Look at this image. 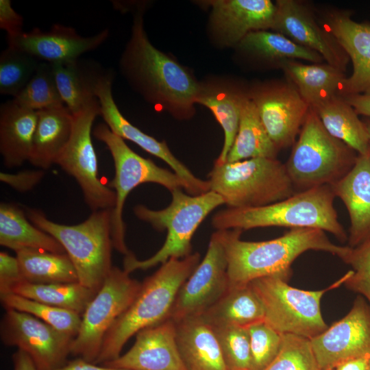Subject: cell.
I'll return each instance as SVG.
<instances>
[{
    "mask_svg": "<svg viewBox=\"0 0 370 370\" xmlns=\"http://www.w3.org/2000/svg\"><path fill=\"white\" fill-rule=\"evenodd\" d=\"M61 99L72 114L88 106L97 98L94 82L90 84L80 73L77 61L51 64Z\"/></svg>",
    "mask_w": 370,
    "mask_h": 370,
    "instance_id": "37",
    "label": "cell"
},
{
    "mask_svg": "<svg viewBox=\"0 0 370 370\" xmlns=\"http://www.w3.org/2000/svg\"><path fill=\"white\" fill-rule=\"evenodd\" d=\"M288 81L310 108L341 95L346 78L344 72L328 64H304L295 60L282 62Z\"/></svg>",
    "mask_w": 370,
    "mask_h": 370,
    "instance_id": "26",
    "label": "cell"
},
{
    "mask_svg": "<svg viewBox=\"0 0 370 370\" xmlns=\"http://www.w3.org/2000/svg\"><path fill=\"white\" fill-rule=\"evenodd\" d=\"M342 260L353 271L344 285L362 296L370 305V240L355 247H349Z\"/></svg>",
    "mask_w": 370,
    "mask_h": 370,
    "instance_id": "43",
    "label": "cell"
},
{
    "mask_svg": "<svg viewBox=\"0 0 370 370\" xmlns=\"http://www.w3.org/2000/svg\"><path fill=\"white\" fill-rule=\"evenodd\" d=\"M106 367L126 370H187L176 338V323L167 319L140 330L132 347Z\"/></svg>",
    "mask_w": 370,
    "mask_h": 370,
    "instance_id": "19",
    "label": "cell"
},
{
    "mask_svg": "<svg viewBox=\"0 0 370 370\" xmlns=\"http://www.w3.org/2000/svg\"><path fill=\"white\" fill-rule=\"evenodd\" d=\"M23 17L12 8L10 0L0 1V27L7 32L8 40L23 33Z\"/></svg>",
    "mask_w": 370,
    "mask_h": 370,
    "instance_id": "46",
    "label": "cell"
},
{
    "mask_svg": "<svg viewBox=\"0 0 370 370\" xmlns=\"http://www.w3.org/2000/svg\"><path fill=\"white\" fill-rule=\"evenodd\" d=\"M53 370H126L106 367L88 362L82 358L77 357L75 359L66 362L61 367Z\"/></svg>",
    "mask_w": 370,
    "mask_h": 370,
    "instance_id": "47",
    "label": "cell"
},
{
    "mask_svg": "<svg viewBox=\"0 0 370 370\" xmlns=\"http://www.w3.org/2000/svg\"><path fill=\"white\" fill-rule=\"evenodd\" d=\"M39 64L36 58L8 47L0 57V92L16 96L34 75Z\"/></svg>",
    "mask_w": 370,
    "mask_h": 370,
    "instance_id": "39",
    "label": "cell"
},
{
    "mask_svg": "<svg viewBox=\"0 0 370 370\" xmlns=\"http://www.w3.org/2000/svg\"><path fill=\"white\" fill-rule=\"evenodd\" d=\"M357 156L328 133L310 108L285 165L294 187L304 190L335 183L352 169Z\"/></svg>",
    "mask_w": 370,
    "mask_h": 370,
    "instance_id": "8",
    "label": "cell"
},
{
    "mask_svg": "<svg viewBox=\"0 0 370 370\" xmlns=\"http://www.w3.org/2000/svg\"><path fill=\"white\" fill-rule=\"evenodd\" d=\"M243 94L244 92L227 85L200 84L196 103L206 106L212 111L224 132L223 148L214 164L225 162L233 145L238 129Z\"/></svg>",
    "mask_w": 370,
    "mask_h": 370,
    "instance_id": "32",
    "label": "cell"
},
{
    "mask_svg": "<svg viewBox=\"0 0 370 370\" xmlns=\"http://www.w3.org/2000/svg\"><path fill=\"white\" fill-rule=\"evenodd\" d=\"M11 293L82 315L97 292L79 282L36 284L23 280Z\"/></svg>",
    "mask_w": 370,
    "mask_h": 370,
    "instance_id": "34",
    "label": "cell"
},
{
    "mask_svg": "<svg viewBox=\"0 0 370 370\" xmlns=\"http://www.w3.org/2000/svg\"><path fill=\"white\" fill-rule=\"evenodd\" d=\"M0 299L5 309H13L29 314L73 338L78 333L82 316L75 312L43 304L14 293L0 295Z\"/></svg>",
    "mask_w": 370,
    "mask_h": 370,
    "instance_id": "36",
    "label": "cell"
},
{
    "mask_svg": "<svg viewBox=\"0 0 370 370\" xmlns=\"http://www.w3.org/2000/svg\"><path fill=\"white\" fill-rule=\"evenodd\" d=\"M37 119V111L23 108L13 100L1 106L0 151L6 166H19L29 161Z\"/></svg>",
    "mask_w": 370,
    "mask_h": 370,
    "instance_id": "25",
    "label": "cell"
},
{
    "mask_svg": "<svg viewBox=\"0 0 370 370\" xmlns=\"http://www.w3.org/2000/svg\"><path fill=\"white\" fill-rule=\"evenodd\" d=\"M345 206L349 218L348 246L355 247L370 240V148L358 154L352 169L330 185Z\"/></svg>",
    "mask_w": 370,
    "mask_h": 370,
    "instance_id": "23",
    "label": "cell"
},
{
    "mask_svg": "<svg viewBox=\"0 0 370 370\" xmlns=\"http://www.w3.org/2000/svg\"><path fill=\"white\" fill-rule=\"evenodd\" d=\"M108 36L107 29L92 37H82L71 27L59 24L44 32L38 28L8 40V47L51 64L75 62L82 53L95 49Z\"/></svg>",
    "mask_w": 370,
    "mask_h": 370,
    "instance_id": "22",
    "label": "cell"
},
{
    "mask_svg": "<svg viewBox=\"0 0 370 370\" xmlns=\"http://www.w3.org/2000/svg\"><path fill=\"white\" fill-rule=\"evenodd\" d=\"M324 24L353 65L352 74L345 78L341 96L370 94V23L356 22L346 12H334L328 14Z\"/></svg>",
    "mask_w": 370,
    "mask_h": 370,
    "instance_id": "20",
    "label": "cell"
},
{
    "mask_svg": "<svg viewBox=\"0 0 370 370\" xmlns=\"http://www.w3.org/2000/svg\"><path fill=\"white\" fill-rule=\"evenodd\" d=\"M94 92L100 105V114L113 133L165 162L182 180L188 194L198 195L210 191L209 182L196 177L171 153L165 141H158L144 133L122 115L112 96L110 78L98 77L94 83Z\"/></svg>",
    "mask_w": 370,
    "mask_h": 370,
    "instance_id": "17",
    "label": "cell"
},
{
    "mask_svg": "<svg viewBox=\"0 0 370 370\" xmlns=\"http://www.w3.org/2000/svg\"><path fill=\"white\" fill-rule=\"evenodd\" d=\"M18 206L0 204V245L16 252L32 249L64 254L62 245L52 236L34 225Z\"/></svg>",
    "mask_w": 370,
    "mask_h": 370,
    "instance_id": "29",
    "label": "cell"
},
{
    "mask_svg": "<svg viewBox=\"0 0 370 370\" xmlns=\"http://www.w3.org/2000/svg\"><path fill=\"white\" fill-rule=\"evenodd\" d=\"M243 50L267 60L281 63L285 60H304L318 64L322 62V56L304 48L285 36L268 30L249 32L238 43Z\"/></svg>",
    "mask_w": 370,
    "mask_h": 370,
    "instance_id": "35",
    "label": "cell"
},
{
    "mask_svg": "<svg viewBox=\"0 0 370 370\" xmlns=\"http://www.w3.org/2000/svg\"><path fill=\"white\" fill-rule=\"evenodd\" d=\"M199 262V253L172 258L145 278L132 303L106 334L95 363L103 365L116 359L131 337L167 319L180 288Z\"/></svg>",
    "mask_w": 370,
    "mask_h": 370,
    "instance_id": "2",
    "label": "cell"
},
{
    "mask_svg": "<svg viewBox=\"0 0 370 370\" xmlns=\"http://www.w3.org/2000/svg\"><path fill=\"white\" fill-rule=\"evenodd\" d=\"M368 135H369V144H370V119L366 120L365 122Z\"/></svg>",
    "mask_w": 370,
    "mask_h": 370,
    "instance_id": "51",
    "label": "cell"
},
{
    "mask_svg": "<svg viewBox=\"0 0 370 370\" xmlns=\"http://www.w3.org/2000/svg\"><path fill=\"white\" fill-rule=\"evenodd\" d=\"M5 310L0 325L5 345L25 352L38 370H53L66 363L73 338L29 314Z\"/></svg>",
    "mask_w": 370,
    "mask_h": 370,
    "instance_id": "13",
    "label": "cell"
},
{
    "mask_svg": "<svg viewBox=\"0 0 370 370\" xmlns=\"http://www.w3.org/2000/svg\"><path fill=\"white\" fill-rule=\"evenodd\" d=\"M248 95L279 149L293 145L310 107L287 81L256 86Z\"/></svg>",
    "mask_w": 370,
    "mask_h": 370,
    "instance_id": "16",
    "label": "cell"
},
{
    "mask_svg": "<svg viewBox=\"0 0 370 370\" xmlns=\"http://www.w3.org/2000/svg\"><path fill=\"white\" fill-rule=\"evenodd\" d=\"M326 370H334V369H326Z\"/></svg>",
    "mask_w": 370,
    "mask_h": 370,
    "instance_id": "53",
    "label": "cell"
},
{
    "mask_svg": "<svg viewBox=\"0 0 370 370\" xmlns=\"http://www.w3.org/2000/svg\"><path fill=\"white\" fill-rule=\"evenodd\" d=\"M370 356L354 358L346 360L334 369V370H367Z\"/></svg>",
    "mask_w": 370,
    "mask_h": 370,
    "instance_id": "49",
    "label": "cell"
},
{
    "mask_svg": "<svg viewBox=\"0 0 370 370\" xmlns=\"http://www.w3.org/2000/svg\"><path fill=\"white\" fill-rule=\"evenodd\" d=\"M263 304L250 283L229 286L200 317L212 328L247 327L264 321Z\"/></svg>",
    "mask_w": 370,
    "mask_h": 370,
    "instance_id": "28",
    "label": "cell"
},
{
    "mask_svg": "<svg viewBox=\"0 0 370 370\" xmlns=\"http://www.w3.org/2000/svg\"><path fill=\"white\" fill-rule=\"evenodd\" d=\"M208 180L210 190L219 194L232 208L264 206L295 193L285 164L277 158L214 164Z\"/></svg>",
    "mask_w": 370,
    "mask_h": 370,
    "instance_id": "7",
    "label": "cell"
},
{
    "mask_svg": "<svg viewBox=\"0 0 370 370\" xmlns=\"http://www.w3.org/2000/svg\"><path fill=\"white\" fill-rule=\"evenodd\" d=\"M264 370H321L310 340L291 334H283L281 349Z\"/></svg>",
    "mask_w": 370,
    "mask_h": 370,
    "instance_id": "40",
    "label": "cell"
},
{
    "mask_svg": "<svg viewBox=\"0 0 370 370\" xmlns=\"http://www.w3.org/2000/svg\"><path fill=\"white\" fill-rule=\"evenodd\" d=\"M13 370H38L31 358L18 349L12 355Z\"/></svg>",
    "mask_w": 370,
    "mask_h": 370,
    "instance_id": "50",
    "label": "cell"
},
{
    "mask_svg": "<svg viewBox=\"0 0 370 370\" xmlns=\"http://www.w3.org/2000/svg\"><path fill=\"white\" fill-rule=\"evenodd\" d=\"M92 134L107 146L114 161V177L108 184L116 193V204L111 210V237L113 247L126 256L131 252L125 241V225L123 211L130 193L144 183L160 184L170 192L177 188H184V185L174 172L162 168L151 160L135 153L106 123L97 125Z\"/></svg>",
    "mask_w": 370,
    "mask_h": 370,
    "instance_id": "10",
    "label": "cell"
},
{
    "mask_svg": "<svg viewBox=\"0 0 370 370\" xmlns=\"http://www.w3.org/2000/svg\"><path fill=\"white\" fill-rule=\"evenodd\" d=\"M325 129L358 154L369 148L368 132L354 109L341 95H336L312 108Z\"/></svg>",
    "mask_w": 370,
    "mask_h": 370,
    "instance_id": "31",
    "label": "cell"
},
{
    "mask_svg": "<svg viewBox=\"0 0 370 370\" xmlns=\"http://www.w3.org/2000/svg\"><path fill=\"white\" fill-rule=\"evenodd\" d=\"M25 280L36 284L79 282L75 268L64 254L25 249L16 252Z\"/></svg>",
    "mask_w": 370,
    "mask_h": 370,
    "instance_id": "33",
    "label": "cell"
},
{
    "mask_svg": "<svg viewBox=\"0 0 370 370\" xmlns=\"http://www.w3.org/2000/svg\"><path fill=\"white\" fill-rule=\"evenodd\" d=\"M279 150L266 131L248 92H244L237 134L225 162L255 158H276Z\"/></svg>",
    "mask_w": 370,
    "mask_h": 370,
    "instance_id": "30",
    "label": "cell"
},
{
    "mask_svg": "<svg viewBox=\"0 0 370 370\" xmlns=\"http://www.w3.org/2000/svg\"><path fill=\"white\" fill-rule=\"evenodd\" d=\"M352 273L351 269L328 288L317 291L294 288L277 277L260 278L250 284L263 304L264 321L269 325L283 334L312 339L328 328L321 312L323 295L344 284Z\"/></svg>",
    "mask_w": 370,
    "mask_h": 370,
    "instance_id": "9",
    "label": "cell"
},
{
    "mask_svg": "<svg viewBox=\"0 0 370 370\" xmlns=\"http://www.w3.org/2000/svg\"><path fill=\"white\" fill-rule=\"evenodd\" d=\"M343 97L358 114L370 117V94H358Z\"/></svg>",
    "mask_w": 370,
    "mask_h": 370,
    "instance_id": "48",
    "label": "cell"
},
{
    "mask_svg": "<svg viewBox=\"0 0 370 370\" xmlns=\"http://www.w3.org/2000/svg\"><path fill=\"white\" fill-rule=\"evenodd\" d=\"M310 340L321 370L370 356V305L362 296H357L345 317Z\"/></svg>",
    "mask_w": 370,
    "mask_h": 370,
    "instance_id": "15",
    "label": "cell"
},
{
    "mask_svg": "<svg viewBox=\"0 0 370 370\" xmlns=\"http://www.w3.org/2000/svg\"><path fill=\"white\" fill-rule=\"evenodd\" d=\"M171 193V204L162 210H154L143 205L134 208L136 217L157 230H166L162 247L151 257L139 260L131 252L125 256L123 269L127 273L145 270L163 264L170 258H183L191 254L192 238L206 217L217 207L225 204L223 199L213 191L192 195L182 188Z\"/></svg>",
    "mask_w": 370,
    "mask_h": 370,
    "instance_id": "5",
    "label": "cell"
},
{
    "mask_svg": "<svg viewBox=\"0 0 370 370\" xmlns=\"http://www.w3.org/2000/svg\"><path fill=\"white\" fill-rule=\"evenodd\" d=\"M271 29L319 53L327 63L345 71L349 60L336 39L318 25L312 10L296 0H278Z\"/></svg>",
    "mask_w": 370,
    "mask_h": 370,
    "instance_id": "18",
    "label": "cell"
},
{
    "mask_svg": "<svg viewBox=\"0 0 370 370\" xmlns=\"http://www.w3.org/2000/svg\"><path fill=\"white\" fill-rule=\"evenodd\" d=\"M228 288L225 251L215 232L211 236L204 258L180 288L168 319L177 323L201 316Z\"/></svg>",
    "mask_w": 370,
    "mask_h": 370,
    "instance_id": "14",
    "label": "cell"
},
{
    "mask_svg": "<svg viewBox=\"0 0 370 370\" xmlns=\"http://www.w3.org/2000/svg\"><path fill=\"white\" fill-rule=\"evenodd\" d=\"M38 119L29 162L49 169L67 145L73 130V116L65 105L37 111Z\"/></svg>",
    "mask_w": 370,
    "mask_h": 370,
    "instance_id": "27",
    "label": "cell"
},
{
    "mask_svg": "<svg viewBox=\"0 0 370 370\" xmlns=\"http://www.w3.org/2000/svg\"><path fill=\"white\" fill-rule=\"evenodd\" d=\"M100 114L98 99L73 114L71 138L56 163L74 177L82 191L84 201L92 212L112 209L116 193L98 176V162L91 138L92 126Z\"/></svg>",
    "mask_w": 370,
    "mask_h": 370,
    "instance_id": "12",
    "label": "cell"
},
{
    "mask_svg": "<svg viewBox=\"0 0 370 370\" xmlns=\"http://www.w3.org/2000/svg\"><path fill=\"white\" fill-rule=\"evenodd\" d=\"M367 370H370V359H369Z\"/></svg>",
    "mask_w": 370,
    "mask_h": 370,
    "instance_id": "52",
    "label": "cell"
},
{
    "mask_svg": "<svg viewBox=\"0 0 370 370\" xmlns=\"http://www.w3.org/2000/svg\"><path fill=\"white\" fill-rule=\"evenodd\" d=\"M111 209L94 211L73 225L57 223L38 209L27 208L29 220L55 238L73 262L82 285L98 292L112 268Z\"/></svg>",
    "mask_w": 370,
    "mask_h": 370,
    "instance_id": "6",
    "label": "cell"
},
{
    "mask_svg": "<svg viewBox=\"0 0 370 370\" xmlns=\"http://www.w3.org/2000/svg\"><path fill=\"white\" fill-rule=\"evenodd\" d=\"M335 197L331 186L323 185L295 193L264 206L223 209L214 214L211 223L217 230L243 231L271 226L316 228L344 243L348 234L338 219Z\"/></svg>",
    "mask_w": 370,
    "mask_h": 370,
    "instance_id": "3",
    "label": "cell"
},
{
    "mask_svg": "<svg viewBox=\"0 0 370 370\" xmlns=\"http://www.w3.org/2000/svg\"><path fill=\"white\" fill-rule=\"evenodd\" d=\"M224 247L229 286L243 285L264 277H277L288 282L291 264L303 253L321 251L341 260L349 247L333 243L322 230L293 228L282 236L264 241L241 239L242 230H217Z\"/></svg>",
    "mask_w": 370,
    "mask_h": 370,
    "instance_id": "1",
    "label": "cell"
},
{
    "mask_svg": "<svg viewBox=\"0 0 370 370\" xmlns=\"http://www.w3.org/2000/svg\"><path fill=\"white\" fill-rule=\"evenodd\" d=\"M211 25L220 41L226 45L238 44L251 32L272 28L275 5L269 0H213Z\"/></svg>",
    "mask_w": 370,
    "mask_h": 370,
    "instance_id": "21",
    "label": "cell"
},
{
    "mask_svg": "<svg viewBox=\"0 0 370 370\" xmlns=\"http://www.w3.org/2000/svg\"><path fill=\"white\" fill-rule=\"evenodd\" d=\"M45 172L42 170L23 171L16 173H0V180L14 190L23 193L33 189L42 180Z\"/></svg>",
    "mask_w": 370,
    "mask_h": 370,
    "instance_id": "45",
    "label": "cell"
},
{
    "mask_svg": "<svg viewBox=\"0 0 370 370\" xmlns=\"http://www.w3.org/2000/svg\"><path fill=\"white\" fill-rule=\"evenodd\" d=\"M227 370H250L251 351L247 327L213 328Z\"/></svg>",
    "mask_w": 370,
    "mask_h": 370,
    "instance_id": "41",
    "label": "cell"
},
{
    "mask_svg": "<svg viewBox=\"0 0 370 370\" xmlns=\"http://www.w3.org/2000/svg\"><path fill=\"white\" fill-rule=\"evenodd\" d=\"M17 105L34 111L64 106L51 63L39 64L24 88L14 97Z\"/></svg>",
    "mask_w": 370,
    "mask_h": 370,
    "instance_id": "38",
    "label": "cell"
},
{
    "mask_svg": "<svg viewBox=\"0 0 370 370\" xmlns=\"http://www.w3.org/2000/svg\"><path fill=\"white\" fill-rule=\"evenodd\" d=\"M123 63L151 101L180 116L191 114L200 84L184 67L151 44L140 14L134 18Z\"/></svg>",
    "mask_w": 370,
    "mask_h": 370,
    "instance_id": "4",
    "label": "cell"
},
{
    "mask_svg": "<svg viewBox=\"0 0 370 370\" xmlns=\"http://www.w3.org/2000/svg\"><path fill=\"white\" fill-rule=\"evenodd\" d=\"M176 338L187 370H227L213 328L200 316L177 323Z\"/></svg>",
    "mask_w": 370,
    "mask_h": 370,
    "instance_id": "24",
    "label": "cell"
},
{
    "mask_svg": "<svg viewBox=\"0 0 370 370\" xmlns=\"http://www.w3.org/2000/svg\"><path fill=\"white\" fill-rule=\"evenodd\" d=\"M141 283L124 269L112 267L101 288L82 315L71 354L95 363L104 336L114 322L130 306Z\"/></svg>",
    "mask_w": 370,
    "mask_h": 370,
    "instance_id": "11",
    "label": "cell"
},
{
    "mask_svg": "<svg viewBox=\"0 0 370 370\" xmlns=\"http://www.w3.org/2000/svg\"><path fill=\"white\" fill-rule=\"evenodd\" d=\"M23 280L17 258L1 251L0 295L11 293L12 287Z\"/></svg>",
    "mask_w": 370,
    "mask_h": 370,
    "instance_id": "44",
    "label": "cell"
},
{
    "mask_svg": "<svg viewBox=\"0 0 370 370\" xmlns=\"http://www.w3.org/2000/svg\"><path fill=\"white\" fill-rule=\"evenodd\" d=\"M250 342V370H264L278 354L283 342L280 333L264 320L247 327Z\"/></svg>",
    "mask_w": 370,
    "mask_h": 370,
    "instance_id": "42",
    "label": "cell"
}]
</instances>
